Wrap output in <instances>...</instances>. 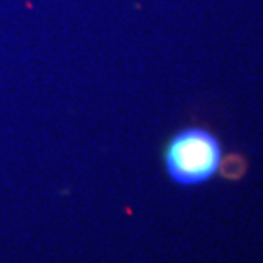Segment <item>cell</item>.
Instances as JSON below:
<instances>
[{"label":"cell","instance_id":"6da1fadb","mask_svg":"<svg viewBox=\"0 0 263 263\" xmlns=\"http://www.w3.org/2000/svg\"><path fill=\"white\" fill-rule=\"evenodd\" d=\"M165 168L178 185H199L216 175L222 163L221 143L202 127H185L165 148Z\"/></svg>","mask_w":263,"mask_h":263}]
</instances>
